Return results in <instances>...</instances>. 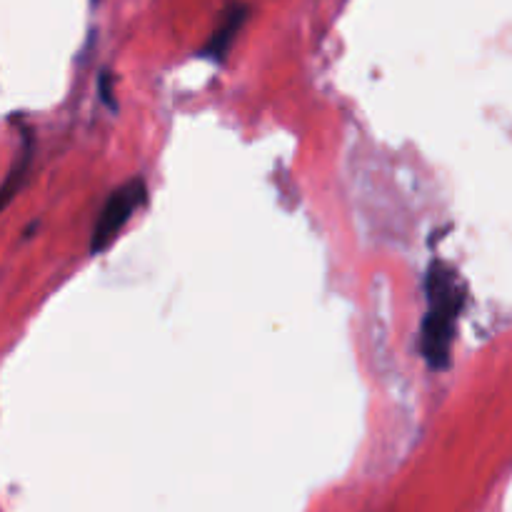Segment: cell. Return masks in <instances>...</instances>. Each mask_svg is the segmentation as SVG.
Returning a JSON list of instances; mask_svg holds the SVG:
<instances>
[{
	"instance_id": "cell-2",
	"label": "cell",
	"mask_w": 512,
	"mask_h": 512,
	"mask_svg": "<svg viewBox=\"0 0 512 512\" xmlns=\"http://www.w3.org/2000/svg\"><path fill=\"white\" fill-rule=\"evenodd\" d=\"M143 200H145L143 178H133L125 185H120L118 190H113V195L105 200L103 210H100V218L93 230V243H90V250H93L95 255L103 253V250H108L110 245H113V240L118 238V233L125 228L130 215L135 213V208H138Z\"/></svg>"
},
{
	"instance_id": "cell-1",
	"label": "cell",
	"mask_w": 512,
	"mask_h": 512,
	"mask_svg": "<svg viewBox=\"0 0 512 512\" xmlns=\"http://www.w3.org/2000/svg\"><path fill=\"white\" fill-rule=\"evenodd\" d=\"M428 313L420 325V353L433 370H445L453 355L458 318L465 303L460 275L448 263H433L425 278Z\"/></svg>"
},
{
	"instance_id": "cell-3",
	"label": "cell",
	"mask_w": 512,
	"mask_h": 512,
	"mask_svg": "<svg viewBox=\"0 0 512 512\" xmlns=\"http://www.w3.org/2000/svg\"><path fill=\"white\" fill-rule=\"evenodd\" d=\"M243 20H245V8H240V5L230 8L228 13L223 15V23H220V28L215 30L213 38H210L208 45H205V50H203L205 58L223 60L225 53H228V48L233 45V40H235V35H238Z\"/></svg>"
}]
</instances>
